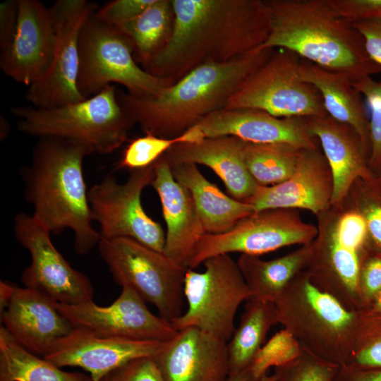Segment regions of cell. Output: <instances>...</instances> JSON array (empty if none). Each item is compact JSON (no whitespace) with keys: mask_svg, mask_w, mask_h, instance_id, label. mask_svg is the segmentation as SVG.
<instances>
[{"mask_svg":"<svg viewBox=\"0 0 381 381\" xmlns=\"http://www.w3.org/2000/svg\"><path fill=\"white\" fill-rule=\"evenodd\" d=\"M11 112L18 119V129L25 134L78 141L102 155L119 149L135 125L121 106L114 85L68 105L49 109L18 107Z\"/></svg>","mask_w":381,"mask_h":381,"instance_id":"6","label":"cell"},{"mask_svg":"<svg viewBox=\"0 0 381 381\" xmlns=\"http://www.w3.org/2000/svg\"><path fill=\"white\" fill-rule=\"evenodd\" d=\"M316 216L318 232L306 270L318 288L359 311L358 280L367 254L364 220L345 200Z\"/></svg>","mask_w":381,"mask_h":381,"instance_id":"7","label":"cell"},{"mask_svg":"<svg viewBox=\"0 0 381 381\" xmlns=\"http://www.w3.org/2000/svg\"><path fill=\"white\" fill-rule=\"evenodd\" d=\"M301 61L295 53L280 49L242 84L225 109L249 108L278 118L329 116L319 91L304 81Z\"/></svg>","mask_w":381,"mask_h":381,"instance_id":"11","label":"cell"},{"mask_svg":"<svg viewBox=\"0 0 381 381\" xmlns=\"http://www.w3.org/2000/svg\"><path fill=\"white\" fill-rule=\"evenodd\" d=\"M18 0H6L0 4V50L11 42L17 28Z\"/></svg>","mask_w":381,"mask_h":381,"instance_id":"44","label":"cell"},{"mask_svg":"<svg viewBox=\"0 0 381 381\" xmlns=\"http://www.w3.org/2000/svg\"><path fill=\"white\" fill-rule=\"evenodd\" d=\"M273 51L256 49L228 62L205 64L156 95L118 93V99L145 133L174 138L210 114L225 109L231 97Z\"/></svg>","mask_w":381,"mask_h":381,"instance_id":"3","label":"cell"},{"mask_svg":"<svg viewBox=\"0 0 381 381\" xmlns=\"http://www.w3.org/2000/svg\"><path fill=\"white\" fill-rule=\"evenodd\" d=\"M359 313L363 319L381 320V291L365 307L359 310Z\"/></svg>","mask_w":381,"mask_h":381,"instance_id":"46","label":"cell"},{"mask_svg":"<svg viewBox=\"0 0 381 381\" xmlns=\"http://www.w3.org/2000/svg\"><path fill=\"white\" fill-rule=\"evenodd\" d=\"M301 351V346L286 329L278 332L265 343L255 356L250 368L255 375L260 378L267 373L270 368L284 365L296 358Z\"/></svg>","mask_w":381,"mask_h":381,"instance_id":"37","label":"cell"},{"mask_svg":"<svg viewBox=\"0 0 381 381\" xmlns=\"http://www.w3.org/2000/svg\"><path fill=\"white\" fill-rule=\"evenodd\" d=\"M87 145L59 137L39 138L29 165L21 167L24 195L33 207L32 215L51 234L71 229L74 248L87 254L101 236L92 217L83 175L85 158L92 153Z\"/></svg>","mask_w":381,"mask_h":381,"instance_id":"2","label":"cell"},{"mask_svg":"<svg viewBox=\"0 0 381 381\" xmlns=\"http://www.w3.org/2000/svg\"><path fill=\"white\" fill-rule=\"evenodd\" d=\"M174 24L170 40L145 70L178 81L208 64L225 63L260 47L270 18L265 0H171Z\"/></svg>","mask_w":381,"mask_h":381,"instance_id":"1","label":"cell"},{"mask_svg":"<svg viewBox=\"0 0 381 381\" xmlns=\"http://www.w3.org/2000/svg\"><path fill=\"white\" fill-rule=\"evenodd\" d=\"M193 127L204 138L232 135L252 143L318 147V140L310 133L305 118H278L256 109H223L202 119Z\"/></svg>","mask_w":381,"mask_h":381,"instance_id":"22","label":"cell"},{"mask_svg":"<svg viewBox=\"0 0 381 381\" xmlns=\"http://www.w3.org/2000/svg\"><path fill=\"white\" fill-rule=\"evenodd\" d=\"M352 83L365 97L370 109L368 167L373 175L381 177V81L367 76Z\"/></svg>","mask_w":381,"mask_h":381,"instance_id":"36","label":"cell"},{"mask_svg":"<svg viewBox=\"0 0 381 381\" xmlns=\"http://www.w3.org/2000/svg\"><path fill=\"white\" fill-rule=\"evenodd\" d=\"M0 381H92L90 375L67 372L19 345L0 329Z\"/></svg>","mask_w":381,"mask_h":381,"instance_id":"31","label":"cell"},{"mask_svg":"<svg viewBox=\"0 0 381 381\" xmlns=\"http://www.w3.org/2000/svg\"><path fill=\"white\" fill-rule=\"evenodd\" d=\"M334 183L327 159L318 147L301 148L296 168L286 181L258 185L246 202L254 212L274 208L302 209L315 215L332 205Z\"/></svg>","mask_w":381,"mask_h":381,"instance_id":"19","label":"cell"},{"mask_svg":"<svg viewBox=\"0 0 381 381\" xmlns=\"http://www.w3.org/2000/svg\"><path fill=\"white\" fill-rule=\"evenodd\" d=\"M99 255L114 281L128 287L159 315L172 322L182 315L188 267L130 238H100Z\"/></svg>","mask_w":381,"mask_h":381,"instance_id":"9","label":"cell"},{"mask_svg":"<svg viewBox=\"0 0 381 381\" xmlns=\"http://www.w3.org/2000/svg\"><path fill=\"white\" fill-rule=\"evenodd\" d=\"M164 381H225L227 342L198 328L179 330L153 358Z\"/></svg>","mask_w":381,"mask_h":381,"instance_id":"20","label":"cell"},{"mask_svg":"<svg viewBox=\"0 0 381 381\" xmlns=\"http://www.w3.org/2000/svg\"><path fill=\"white\" fill-rule=\"evenodd\" d=\"M300 73L304 81L319 91L327 114L357 133L369 158L370 119L361 94L351 80L344 74L326 70L306 60L301 61Z\"/></svg>","mask_w":381,"mask_h":381,"instance_id":"26","label":"cell"},{"mask_svg":"<svg viewBox=\"0 0 381 381\" xmlns=\"http://www.w3.org/2000/svg\"><path fill=\"white\" fill-rule=\"evenodd\" d=\"M362 35L370 57L381 66V19H371L352 23Z\"/></svg>","mask_w":381,"mask_h":381,"instance_id":"43","label":"cell"},{"mask_svg":"<svg viewBox=\"0 0 381 381\" xmlns=\"http://www.w3.org/2000/svg\"><path fill=\"white\" fill-rule=\"evenodd\" d=\"M259 381H276V377L274 374L269 375L267 373L261 377Z\"/></svg>","mask_w":381,"mask_h":381,"instance_id":"49","label":"cell"},{"mask_svg":"<svg viewBox=\"0 0 381 381\" xmlns=\"http://www.w3.org/2000/svg\"><path fill=\"white\" fill-rule=\"evenodd\" d=\"M246 144L243 140L232 135L208 137L176 144L163 157L171 167L190 163L209 167L224 183L231 197L246 202L254 195L258 184L245 163Z\"/></svg>","mask_w":381,"mask_h":381,"instance_id":"24","label":"cell"},{"mask_svg":"<svg viewBox=\"0 0 381 381\" xmlns=\"http://www.w3.org/2000/svg\"><path fill=\"white\" fill-rule=\"evenodd\" d=\"M59 311L75 327H83L102 337L169 341L178 333L172 322L155 315L132 289L122 287L119 297L108 306L93 301L77 305L56 302Z\"/></svg>","mask_w":381,"mask_h":381,"instance_id":"16","label":"cell"},{"mask_svg":"<svg viewBox=\"0 0 381 381\" xmlns=\"http://www.w3.org/2000/svg\"><path fill=\"white\" fill-rule=\"evenodd\" d=\"M155 162L131 171L123 183L109 174L88 190L92 220L99 224L102 238H130L163 253L164 231L141 204L142 192L155 176Z\"/></svg>","mask_w":381,"mask_h":381,"instance_id":"12","label":"cell"},{"mask_svg":"<svg viewBox=\"0 0 381 381\" xmlns=\"http://www.w3.org/2000/svg\"><path fill=\"white\" fill-rule=\"evenodd\" d=\"M166 342L102 337L74 327L53 345L44 358L59 368L80 367L90 373L92 381H99L132 360L155 357Z\"/></svg>","mask_w":381,"mask_h":381,"instance_id":"18","label":"cell"},{"mask_svg":"<svg viewBox=\"0 0 381 381\" xmlns=\"http://www.w3.org/2000/svg\"><path fill=\"white\" fill-rule=\"evenodd\" d=\"M77 87L84 99L112 83L135 96H153L173 83L158 78L138 65L127 39L114 25L92 14L79 36Z\"/></svg>","mask_w":381,"mask_h":381,"instance_id":"8","label":"cell"},{"mask_svg":"<svg viewBox=\"0 0 381 381\" xmlns=\"http://www.w3.org/2000/svg\"><path fill=\"white\" fill-rule=\"evenodd\" d=\"M155 0H114L100 8H97L95 15L100 20L116 25L132 20L140 15Z\"/></svg>","mask_w":381,"mask_h":381,"instance_id":"41","label":"cell"},{"mask_svg":"<svg viewBox=\"0 0 381 381\" xmlns=\"http://www.w3.org/2000/svg\"><path fill=\"white\" fill-rule=\"evenodd\" d=\"M311 243L270 260L241 254L237 264L250 290L249 300L274 303L288 284L307 269L312 255Z\"/></svg>","mask_w":381,"mask_h":381,"instance_id":"28","label":"cell"},{"mask_svg":"<svg viewBox=\"0 0 381 381\" xmlns=\"http://www.w3.org/2000/svg\"><path fill=\"white\" fill-rule=\"evenodd\" d=\"M55 303L39 291L14 286L1 311L3 327L23 348L44 358L58 340L74 329Z\"/></svg>","mask_w":381,"mask_h":381,"instance_id":"21","label":"cell"},{"mask_svg":"<svg viewBox=\"0 0 381 381\" xmlns=\"http://www.w3.org/2000/svg\"><path fill=\"white\" fill-rule=\"evenodd\" d=\"M317 226L304 222L295 209L274 208L254 212L231 230L205 234L200 240L188 268L195 269L207 258L240 253L257 255L292 245L310 244Z\"/></svg>","mask_w":381,"mask_h":381,"instance_id":"13","label":"cell"},{"mask_svg":"<svg viewBox=\"0 0 381 381\" xmlns=\"http://www.w3.org/2000/svg\"><path fill=\"white\" fill-rule=\"evenodd\" d=\"M346 365L360 368H381V320L361 317L356 339Z\"/></svg>","mask_w":381,"mask_h":381,"instance_id":"38","label":"cell"},{"mask_svg":"<svg viewBox=\"0 0 381 381\" xmlns=\"http://www.w3.org/2000/svg\"><path fill=\"white\" fill-rule=\"evenodd\" d=\"M56 48V37L49 8L38 0H18L15 35L10 44L1 50V71L29 87L49 74Z\"/></svg>","mask_w":381,"mask_h":381,"instance_id":"17","label":"cell"},{"mask_svg":"<svg viewBox=\"0 0 381 381\" xmlns=\"http://www.w3.org/2000/svg\"><path fill=\"white\" fill-rule=\"evenodd\" d=\"M339 366L301 348L293 361L274 368L276 381H332Z\"/></svg>","mask_w":381,"mask_h":381,"instance_id":"35","label":"cell"},{"mask_svg":"<svg viewBox=\"0 0 381 381\" xmlns=\"http://www.w3.org/2000/svg\"><path fill=\"white\" fill-rule=\"evenodd\" d=\"M332 381H381V368H360L341 365Z\"/></svg>","mask_w":381,"mask_h":381,"instance_id":"45","label":"cell"},{"mask_svg":"<svg viewBox=\"0 0 381 381\" xmlns=\"http://www.w3.org/2000/svg\"><path fill=\"white\" fill-rule=\"evenodd\" d=\"M174 24L171 0H155L138 16L114 26L127 39L135 60L145 68L168 43Z\"/></svg>","mask_w":381,"mask_h":381,"instance_id":"29","label":"cell"},{"mask_svg":"<svg viewBox=\"0 0 381 381\" xmlns=\"http://www.w3.org/2000/svg\"><path fill=\"white\" fill-rule=\"evenodd\" d=\"M270 31L259 49L280 48L351 82L381 73L362 35L328 0H265Z\"/></svg>","mask_w":381,"mask_h":381,"instance_id":"4","label":"cell"},{"mask_svg":"<svg viewBox=\"0 0 381 381\" xmlns=\"http://www.w3.org/2000/svg\"><path fill=\"white\" fill-rule=\"evenodd\" d=\"M310 133L320 143L333 177L332 205L341 203L353 182L373 174L357 133L329 116L305 118Z\"/></svg>","mask_w":381,"mask_h":381,"instance_id":"25","label":"cell"},{"mask_svg":"<svg viewBox=\"0 0 381 381\" xmlns=\"http://www.w3.org/2000/svg\"><path fill=\"white\" fill-rule=\"evenodd\" d=\"M344 18L351 23L381 19V0H328Z\"/></svg>","mask_w":381,"mask_h":381,"instance_id":"42","label":"cell"},{"mask_svg":"<svg viewBox=\"0 0 381 381\" xmlns=\"http://www.w3.org/2000/svg\"><path fill=\"white\" fill-rule=\"evenodd\" d=\"M1 140H4L9 133V124L4 116H0Z\"/></svg>","mask_w":381,"mask_h":381,"instance_id":"48","label":"cell"},{"mask_svg":"<svg viewBox=\"0 0 381 381\" xmlns=\"http://www.w3.org/2000/svg\"><path fill=\"white\" fill-rule=\"evenodd\" d=\"M171 167L175 179L191 193L207 234L225 233L254 212L251 205L226 195L208 181L196 164Z\"/></svg>","mask_w":381,"mask_h":381,"instance_id":"27","label":"cell"},{"mask_svg":"<svg viewBox=\"0 0 381 381\" xmlns=\"http://www.w3.org/2000/svg\"><path fill=\"white\" fill-rule=\"evenodd\" d=\"M344 200L364 220L367 253L381 255V177L357 179Z\"/></svg>","mask_w":381,"mask_h":381,"instance_id":"33","label":"cell"},{"mask_svg":"<svg viewBox=\"0 0 381 381\" xmlns=\"http://www.w3.org/2000/svg\"><path fill=\"white\" fill-rule=\"evenodd\" d=\"M202 139L199 131L194 127L174 138H164L145 133L144 136L136 138L128 144L114 169H126L131 171L149 167L174 145L196 142Z\"/></svg>","mask_w":381,"mask_h":381,"instance_id":"34","label":"cell"},{"mask_svg":"<svg viewBox=\"0 0 381 381\" xmlns=\"http://www.w3.org/2000/svg\"><path fill=\"white\" fill-rule=\"evenodd\" d=\"M99 381H164L152 357L132 360L110 371Z\"/></svg>","mask_w":381,"mask_h":381,"instance_id":"39","label":"cell"},{"mask_svg":"<svg viewBox=\"0 0 381 381\" xmlns=\"http://www.w3.org/2000/svg\"><path fill=\"white\" fill-rule=\"evenodd\" d=\"M13 232L17 241L30 255V264L21 275L25 287L66 305L93 301L90 280L73 268L57 250L51 233L42 223L33 215L20 212L14 218Z\"/></svg>","mask_w":381,"mask_h":381,"instance_id":"14","label":"cell"},{"mask_svg":"<svg viewBox=\"0 0 381 381\" xmlns=\"http://www.w3.org/2000/svg\"><path fill=\"white\" fill-rule=\"evenodd\" d=\"M381 291V255L369 254L364 257L358 280L360 310Z\"/></svg>","mask_w":381,"mask_h":381,"instance_id":"40","label":"cell"},{"mask_svg":"<svg viewBox=\"0 0 381 381\" xmlns=\"http://www.w3.org/2000/svg\"><path fill=\"white\" fill-rule=\"evenodd\" d=\"M202 265V272L187 270L183 288L187 308L171 322L178 331L196 327L228 342L238 309L250 299V292L229 254L209 258Z\"/></svg>","mask_w":381,"mask_h":381,"instance_id":"10","label":"cell"},{"mask_svg":"<svg viewBox=\"0 0 381 381\" xmlns=\"http://www.w3.org/2000/svg\"><path fill=\"white\" fill-rule=\"evenodd\" d=\"M279 324L274 303L248 300L239 324L227 342L230 375L252 365L270 329Z\"/></svg>","mask_w":381,"mask_h":381,"instance_id":"30","label":"cell"},{"mask_svg":"<svg viewBox=\"0 0 381 381\" xmlns=\"http://www.w3.org/2000/svg\"><path fill=\"white\" fill-rule=\"evenodd\" d=\"M151 185L158 194L167 226L163 253L188 268L200 240L207 234L192 195L175 179L163 155L155 162Z\"/></svg>","mask_w":381,"mask_h":381,"instance_id":"23","label":"cell"},{"mask_svg":"<svg viewBox=\"0 0 381 381\" xmlns=\"http://www.w3.org/2000/svg\"><path fill=\"white\" fill-rule=\"evenodd\" d=\"M301 149L286 143L246 142L244 149L245 163L258 185H276L291 176Z\"/></svg>","mask_w":381,"mask_h":381,"instance_id":"32","label":"cell"},{"mask_svg":"<svg viewBox=\"0 0 381 381\" xmlns=\"http://www.w3.org/2000/svg\"><path fill=\"white\" fill-rule=\"evenodd\" d=\"M260 378L257 377L249 367L236 374L229 375L225 381H259Z\"/></svg>","mask_w":381,"mask_h":381,"instance_id":"47","label":"cell"},{"mask_svg":"<svg viewBox=\"0 0 381 381\" xmlns=\"http://www.w3.org/2000/svg\"><path fill=\"white\" fill-rule=\"evenodd\" d=\"M278 322L301 348L339 366L347 363L361 315L318 288L304 270L274 301Z\"/></svg>","mask_w":381,"mask_h":381,"instance_id":"5","label":"cell"},{"mask_svg":"<svg viewBox=\"0 0 381 381\" xmlns=\"http://www.w3.org/2000/svg\"><path fill=\"white\" fill-rule=\"evenodd\" d=\"M97 7L87 0H58L49 8L56 37L55 58L49 74L25 92L32 106L49 109L85 99L77 87L79 36Z\"/></svg>","mask_w":381,"mask_h":381,"instance_id":"15","label":"cell"}]
</instances>
